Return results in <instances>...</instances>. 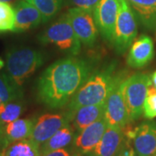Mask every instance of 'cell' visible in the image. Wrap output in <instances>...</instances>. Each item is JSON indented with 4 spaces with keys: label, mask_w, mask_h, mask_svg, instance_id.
Segmentation results:
<instances>
[{
    "label": "cell",
    "mask_w": 156,
    "mask_h": 156,
    "mask_svg": "<svg viewBox=\"0 0 156 156\" xmlns=\"http://www.w3.org/2000/svg\"><path fill=\"white\" fill-rule=\"evenodd\" d=\"M44 57L38 50L30 48L13 49L6 54V73L21 87L44 64Z\"/></svg>",
    "instance_id": "obj_3"
},
{
    "label": "cell",
    "mask_w": 156,
    "mask_h": 156,
    "mask_svg": "<svg viewBox=\"0 0 156 156\" xmlns=\"http://www.w3.org/2000/svg\"><path fill=\"white\" fill-rule=\"evenodd\" d=\"M39 155H40V147L30 138L12 142L1 152V156Z\"/></svg>",
    "instance_id": "obj_20"
},
{
    "label": "cell",
    "mask_w": 156,
    "mask_h": 156,
    "mask_svg": "<svg viewBox=\"0 0 156 156\" xmlns=\"http://www.w3.org/2000/svg\"><path fill=\"white\" fill-rule=\"evenodd\" d=\"M115 77V65L93 72L69 102V113L87 105L105 103Z\"/></svg>",
    "instance_id": "obj_2"
},
{
    "label": "cell",
    "mask_w": 156,
    "mask_h": 156,
    "mask_svg": "<svg viewBox=\"0 0 156 156\" xmlns=\"http://www.w3.org/2000/svg\"><path fill=\"white\" fill-rule=\"evenodd\" d=\"M151 81H152L153 86L156 89V70L154 72V74L151 76Z\"/></svg>",
    "instance_id": "obj_29"
},
{
    "label": "cell",
    "mask_w": 156,
    "mask_h": 156,
    "mask_svg": "<svg viewBox=\"0 0 156 156\" xmlns=\"http://www.w3.org/2000/svg\"><path fill=\"white\" fill-rule=\"evenodd\" d=\"M22 90L7 73H0V104L13 101H19Z\"/></svg>",
    "instance_id": "obj_21"
},
{
    "label": "cell",
    "mask_w": 156,
    "mask_h": 156,
    "mask_svg": "<svg viewBox=\"0 0 156 156\" xmlns=\"http://www.w3.org/2000/svg\"><path fill=\"white\" fill-rule=\"evenodd\" d=\"M23 110V105L18 101L0 104V131L7 124L19 118Z\"/></svg>",
    "instance_id": "obj_22"
},
{
    "label": "cell",
    "mask_w": 156,
    "mask_h": 156,
    "mask_svg": "<svg viewBox=\"0 0 156 156\" xmlns=\"http://www.w3.org/2000/svg\"><path fill=\"white\" fill-rule=\"evenodd\" d=\"M92 73V65L84 59L67 57L55 62L39 77L37 98L50 108H62Z\"/></svg>",
    "instance_id": "obj_1"
},
{
    "label": "cell",
    "mask_w": 156,
    "mask_h": 156,
    "mask_svg": "<svg viewBox=\"0 0 156 156\" xmlns=\"http://www.w3.org/2000/svg\"><path fill=\"white\" fill-rule=\"evenodd\" d=\"M71 1L76 7L93 12L95 6L97 5L100 0H71Z\"/></svg>",
    "instance_id": "obj_26"
},
{
    "label": "cell",
    "mask_w": 156,
    "mask_h": 156,
    "mask_svg": "<svg viewBox=\"0 0 156 156\" xmlns=\"http://www.w3.org/2000/svg\"><path fill=\"white\" fill-rule=\"evenodd\" d=\"M15 11L14 32H23L38 26L43 22L40 11L25 0L17 2L13 7Z\"/></svg>",
    "instance_id": "obj_16"
},
{
    "label": "cell",
    "mask_w": 156,
    "mask_h": 156,
    "mask_svg": "<svg viewBox=\"0 0 156 156\" xmlns=\"http://www.w3.org/2000/svg\"><path fill=\"white\" fill-rule=\"evenodd\" d=\"M0 156H1V152H0Z\"/></svg>",
    "instance_id": "obj_33"
},
{
    "label": "cell",
    "mask_w": 156,
    "mask_h": 156,
    "mask_svg": "<svg viewBox=\"0 0 156 156\" xmlns=\"http://www.w3.org/2000/svg\"><path fill=\"white\" fill-rule=\"evenodd\" d=\"M36 120L32 118L17 119L0 131V149L3 151L12 142L29 139L32 133Z\"/></svg>",
    "instance_id": "obj_14"
},
{
    "label": "cell",
    "mask_w": 156,
    "mask_h": 156,
    "mask_svg": "<svg viewBox=\"0 0 156 156\" xmlns=\"http://www.w3.org/2000/svg\"><path fill=\"white\" fill-rule=\"evenodd\" d=\"M16 0H0V2H5V3H9V2H13Z\"/></svg>",
    "instance_id": "obj_31"
},
{
    "label": "cell",
    "mask_w": 156,
    "mask_h": 156,
    "mask_svg": "<svg viewBox=\"0 0 156 156\" xmlns=\"http://www.w3.org/2000/svg\"><path fill=\"white\" fill-rule=\"evenodd\" d=\"M154 156H156V155H154Z\"/></svg>",
    "instance_id": "obj_35"
},
{
    "label": "cell",
    "mask_w": 156,
    "mask_h": 156,
    "mask_svg": "<svg viewBox=\"0 0 156 156\" xmlns=\"http://www.w3.org/2000/svg\"><path fill=\"white\" fill-rule=\"evenodd\" d=\"M119 0H100L93 11L96 26L107 41L113 43Z\"/></svg>",
    "instance_id": "obj_10"
},
{
    "label": "cell",
    "mask_w": 156,
    "mask_h": 156,
    "mask_svg": "<svg viewBox=\"0 0 156 156\" xmlns=\"http://www.w3.org/2000/svg\"><path fill=\"white\" fill-rule=\"evenodd\" d=\"M39 156H72L70 154V153L65 149V148H62V149H58V150L50 151V152H47L44 154H40Z\"/></svg>",
    "instance_id": "obj_28"
},
{
    "label": "cell",
    "mask_w": 156,
    "mask_h": 156,
    "mask_svg": "<svg viewBox=\"0 0 156 156\" xmlns=\"http://www.w3.org/2000/svg\"><path fill=\"white\" fill-rule=\"evenodd\" d=\"M15 11L8 3L0 2V33L14 31Z\"/></svg>",
    "instance_id": "obj_24"
},
{
    "label": "cell",
    "mask_w": 156,
    "mask_h": 156,
    "mask_svg": "<svg viewBox=\"0 0 156 156\" xmlns=\"http://www.w3.org/2000/svg\"><path fill=\"white\" fill-rule=\"evenodd\" d=\"M115 156H134V150H133V148L129 145L128 140H126L125 144L121 148V150L119 151Z\"/></svg>",
    "instance_id": "obj_27"
},
{
    "label": "cell",
    "mask_w": 156,
    "mask_h": 156,
    "mask_svg": "<svg viewBox=\"0 0 156 156\" xmlns=\"http://www.w3.org/2000/svg\"><path fill=\"white\" fill-rule=\"evenodd\" d=\"M69 122L70 119L68 114H45L36 121L30 139L40 147L60 128Z\"/></svg>",
    "instance_id": "obj_11"
},
{
    "label": "cell",
    "mask_w": 156,
    "mask_h": 156,
    "mask_svg": "<svg viewBox=\"0 0 156 156\" xmlns=\"http://www.w3.org/2000/svg\"><path fill=\"white\" fill-rule=\"evenodd\" d=\"M5 65V61H4V60H2V59L0 58V69L4 67Z\"/></svg>",
    "instance_id": "obj_30"
},
{
    "label": "cell",
    "mask_w": 156,
    "mask_h": 156,
    "mask_svg": "<svg viewBox=\"0 0 156 156\" xmlns=\"http://www.w3.org/2000/svg\"><path fill=\"white\" fill-rule=\"evenodd\" d=\"M155 37H156V35H155Z\"/></svg>",
    "instance_id": "obj_34"
},
{
    "label": "cell",
    "mask_w": 156,
    "mask_h": 156,
    "mask_svg": "<svg viewBox=\"0 0 156 156\" xmlns=\"http://www.w3.org/2000/svg\"><path fill=\"white\" fill-rule=\"evenodd\" d=\"M137 35V22L127 0H119L113 44L117 53H124L133 43Z\"/></svg>",
    "instance_id": "obj_7"
},
{
    "label": "cell",
    "mask_w": 156,
    "mask_h": 156,
    "mask_svg": "<svg viewBox=\"0 0 156 156\" xmlns=\"http://www.w3.org/2000/svg\"><path fill=\"white\" fill-rule=\"evenodd\" d=\"M108 127L104 115L79 132L73 140V147L76 153L86 155L93 150Z\"/></svg>",
    "instance_id": "obj_12"
},
{
    "label": "cell",
    "mask_w": 156,
    "mask_h": 156,
    "mask_svg": "<svg viewBox=\"0 0 156 156\" xmlns=\"http://www.w3.org/2000/svg\"><path fill=\"white\" fill-rule=\"evenodd\" d=\"M44 44H54L62 51L77 55L81 50V42L74 31L67 15H63L53 23L39 37Z\"/></svg>",
    "instance_id": "obj_4"
},
{
    "label": "cell",
    "mask_w": 156,
    "mask_h": 156,
    "mask_svg": "<svg viewBox=\"0 0 156 156\" xmlns=\"http://www.w3.org/2000/svg\"><path fill=\"white\" fill-rule=\"evenodd\" d=\"M143 115L147 120H153L156 117V89L152 85L147 89L143 106Z\"/></svg>",
    "instance_id": "obj_25"
},
{
    "label": "cell",
    "mask_w": 156,
    "mask_h": 156,
    "mask_svg": "<svg viewBox=\"0 0 156 156\" xmlns=\"http://www.w3.org/2000/svg\"><path fill=\"white\" fill-rule=\"evenodd\" d=\"M154 56V42L150 37L141 35L131 45L127 62L130 67L140 69L148 64Z\"/></svg>",
    "instance_id": "obj_15"
},
{
    "label": "cell",
    "mask_w": 156,
    "mask_h": 156,
    "mask_svg": "<svg viewBox=\"0 0 156 156\" xmlns=\"http://www.w3.org/2000/svg\"><path fill=\"white\" fill-rule=\"evenodd\" d=\"M74 137L75 134L73 128L67 124L64 127L60 128L50 139L46 140L44 144L40 146V154H44L50 151L65 148L66 147L72 143L75 139Z\"/></svg>",
    "instance_id": "obj_19"
},
{
    "label": "cell",
    "mask_w": 156,
    "mask_h": 156,
    "mask_svg": "<svg viewBox=\"0 0 156 156\" xmlns=\"http://www.w3.org/2000/svg\"><path fill=\"white\" fill-rule=\"evenodd\" d=\"M124 132L128 140L133 143L134 156L156 155L155 122H145Z\"/></svg>",
    "instance_id": "obj_8"
},
{
    "label": "cell",
    "mask_w": 156,
    "mask_h": 156,
    "mask_svg": "<svg viewBox=\"0 0 156 156\" xmlns=\"http://www.w3.org/2000/svg\"><path fill=\"white\" fill-rule=\"evenodd\" d=\"M125 142L124 128L108 126L98 144L85 156H115Z\"/></svg>",
    "instance_id": "obj_13"
},
{
    "label": "cell",
    "mask_w": 156,
    "mask_h": 156,
    "mask_svg": "<svg viewBox=\"0 0 156 156\" xmlns=\"http://www.w3.org/2000/svg\"><path fill=\"white\" fill-rule=\"evenodd\" d=\"M105 103L97 105H87L78 108L75 111L68 113L70 122H72L73 128L77 132L99 120L104 115Z\"/></svg>",
    "instance_id": "obj_17"
},
{
    "label": "cell",
    "mask_w": 156,
    "mask_h": 156,
    "mask_svg": "<svg viewBox=\"0 0 156 156\" xmlns=\"http://www.w3.org/2000/svg\"><path fill=\"white\" fill-rule=\"evenodd\" d=\"M123 74L115 75L110 93L105 101L104 117L110 127L125 128L131 122L122 91Z\"/></svg>",
    "instance_id": "obj_6"
},
{
    "label": "cell",
    "mask_w": 156,
    "mask_h": 156,
    "mask_svg": "<svg viewBox=\"0 0 156 156\" xmlns=\"http://www.w3.org/2000/svg\"><path fill=\"white\" fill-rule=\"evenodd\" d=\"M66 15L80 42L86 46L95 44L99 30L93 12L74 7L68 11Z\"/></svg>",
    "instance_id": "obj_9"
},
{
    "label": "cell",
    "mask_w": 156,
    "mask_h": 156,
    "mask_svg": "<svg viewBox=\"0 0 156 156\" xmlns=\"http://www.w3.org/2000/svg\"><path fill=\"white\" fill-rule=\"evenodd\" d=\"M33 5L42 14L43 22L46 23L57 13L61 7L62 0H25Z\"/></svg>",
    "instance_id": "obj_23"
},
{
    "label": "cell",
    "mask_w": 156,
    "mask_h": 156,
    "mask_svg": "<svg viewBox=\"0 0 156 156\" xmlns=\"http://www.w3.org/2000/svg\"><path fill=\"white\" fill-rule=\"evenodd\" d=\"M147 29L156 28V0H127Z\"/></svg>",
    "instance_id": "obj_18"
},
{
    "label": "cell",
    "mask_w": 156,
    "mask_h": 156,
    "mask_svg": "<svg viewBox=\"0 0 156 156\" xmlns=\"http://www.w3.org/2000/svg\"><path fill=\"white\" fill-rule=\"evenodd\" d=\"M72 156H83V154H79V153H75V154H73Z\"/></svg>",
    "instance_id": "obj_32"
},
{
    "label": "cell",
    "mask_w": 156,
    "mask_h": 156,
    "mask_svg": "<svg viewBox=\"0 0 156 156\" xmlns=\"http://www.w3.org/2000/svg\"><path fill=\"white\" fill-rule=\"evenodd\" d=\"M151 85V77L144 73H137L124 79L123 95L131 121L139 119L143 114L144 101Z\"/></svg>",
    "instance_id": "obj_5"
}]
</instances>
